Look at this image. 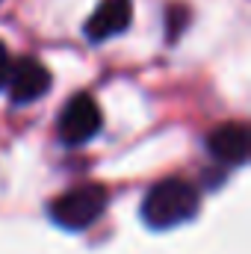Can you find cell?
I'll return each instance as SVG.
<instances>
[{
    "label": "cell",
    "mask_w": 251,
    "mask_h": 254,
    "mask_svg": "<svg viewBox=\"0 0 251 254\" xmlns=\"http://www.w3.org/2000/svg\"><path fill=\"white\" fill-rule=\"evenodd\" d=\"M107 201H110V195L101 184H83V187H74V190L57 195L51 201L48 213L65 231H86L104 216Z\"/></svg>",
    "instance_id": "2"
},
{
    "label": "cell",
    "mask_w": 251,
    "mask_h": 254,
    "mask_svg": "<svg viewBox=\"0 0 251 254\" xmlns=\"http://www.w3.org/2000/svg\"><path fill=\"white\" fill-rule=\"evenodd\" d=\"M130 18H133L130 0H101L98 9L92 12V18L86 21L83 33L89 42H107V39L125 33L130 27Z\"/></svg>",
    "instance_id": "5"
},
{
    "label": "cell",
    "mask_w": 251,
    "mask_h": 254,
    "mask_svg": "<svg viewBox=\"0 0 251 254\" xmlns=\"http://www.w3.org/2000/svg\"><path fill=\"white\" fill-rule=\"evenodd\" d=\"M60 139L65 145H86L101 130V107L92 95H74L60 113Z\"/></svg>",
    "instance_id": "3"
},
{
    "label": "cell",
    "mask_w": 251,
    "mask_h": 254,
    "mask_svg": "<svg viewBox=\"0 0 251 254\" xmlns=\"http://www.w3.org/2000/svg\"><path fill=\"white\" fill-rule=\"evenodd\" d=\"M207 151L219 163H225V166H243L249 160V151H251L249 127L240 125V122L219 125L207 136Z\"/></svg>",
    "instance_id": "6"
},
{
    "label": "cell",
    "mask_w": 251,
    "mask_h": 254,
    "mask_svg": "<svg viewBox=\"0 0 251 254\" xmlns=\"http://www.w3.org/2000/svg\"><path fill=\"white\" fill-rule=\"evenodd\" d=\"M169 36L172 39H178V33L184 30V24H187V6H172V12H169Z\"/></svg>",
    "instance_id": "7"
},
{
    "label": "cell",
    "mask_w": 251,
    "mask_h": 254,
    "mask_svg": "<svg viewBox=\"0 0 251 254\" xmlns=\"http://www.w3.org/2000/svg\"><path fill=\"white\" fill-rule=\"evenodd\" d=\"M9 71H12V60H9V51H6V45L0 42V89L9 83Z\"/></svg>",
    "instance_id": "8"
},
{
    "label": "cell",
    "mask_w": 251,
    "mask_h": 254,
    "mask_svg": "<svg viewBox=\"0 0 251 254\" xmlns=\"http://www.w3.org/2000/svg\"><path fill=\"white\" fill-rule=\"evenodd\" d=\"M201 207V192L184 178H166L142 198V219L154 231H169L189 222Z\"/></svg>",
    "instance_id": "1"
},
{
    "label": "cell",
    "mask_w": 251,
    "mask_h": 254,
    "mask_svg": "<svg viewBox=\"0 0 251 254\" xmlns=\"http://www.w3.org/2000/svg\"><path fill=\"white\" fill-rule=\"evenodd\" d=\"M51 83H54V77H51L48 65L33 60V57H24V60H18V63L12 65L6 86H9L12 104L15 107H27L33 101L45 98L51 92Z\"/></svg>",
    "instance_id": "4"
}]
</instances>
